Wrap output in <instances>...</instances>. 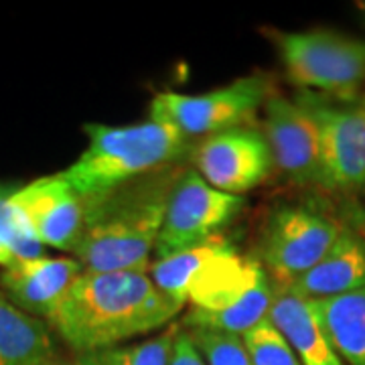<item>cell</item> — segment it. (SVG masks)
Returning <instances> with one entry per match:
<instances>
[{
  "label": "cell",
  "mask_w": 365,
  "mask_h": 365,
  "mask_svg": "<svg viewBox=\"0 0 365 365\" xmlns=\"http://www.w3.org/2000/svg\"><path fill=\"white\" fill-rule=\"evenodd\" d=\"M268 319L284 335L300 365H345L327 337L313 300L288 287H274Z\"/></svg>",
  "instance_id": "4fadbf2b"
},
{
  "label": "cell",
  "mask_w": 365,
  "mask_h": 365,
  "mask_svg": "<svg viewBox=\"0 0 365 365\" xmlns=\"http://www.w3.org/2000/svg\"><path fill=\"white\" fill-rule=\"evenodd\" d=\"M179 331L181 327L170 325L150 339L86 353L79 355V359L86 365H170L173 347Z\"/></svg>",
  "instance_id": "ac0fdd59"
},
{
  "label": "cell",
  "mask_w": 365,
  "mask_h": 365,
  "mask_svg": "<svg viewBox=\"0 0 365 365\" xmlns=\"http://www.w3.org/2000/svg\"><path fill=\"white\" fill-rule=\"evenodd\" d=\"M182 309L146 272L83 270L47 323L73 351L86 355L158 331Z\"/></svg>",
  "instance_id": "6da1fadb"
},
{
  "label": "cell",
  "mask_w": 365,
  "mask_h": 365,
  "mask_svg": "<svg viewBox=\"0 0 365 365\" xmlns=\"http://www.w3.org/2000/svg\"><path fill=\"white\" fill-rule=\"evenodd\" d=\"M300 106L319 132L325 189L357 191L365 185V108L333 106L313 93H300Z\"/></svg>",
  "instance_id": "9c48e42d"
},
{
  "label": "cell",
  "mask_w": 365,
  "mask_h": 365,
  "mask_svg": "<svg viewBox=\"0 0 365 365\" xmlns=\"http://www.w3.org/2000/svg\"><path fill=\"white\" fill-rule=\"evenodd\" d=\"M88 146L59 177L79 197L102 195L124 182L179 165L191 140L169 124L146 120L130 126L83 124Z\"/></svg>",
  "instance_id": "3957f363"
},
{
  "label": "cell",
  "mask_w": 365,
  "mask_h": 365,
  "mask_svg": "<svg viewBox=\"0 0 365 365\" xmlns=\"http://www.w3.org/2000/svg\"><path fill=\"white\" fill-rule=\"evenodd\" d=\"M343 234L335 220L309 207H280L262 232L260 256L274 287H292L329 254Z\"/></svg>",
  "instance_id": "8992f818"
},
{
  "label": "cell",
  "mask_w": 365,
  "mask_h": 365,
  "mask_svg": "<svg viewBox=\"0 0 365 365\" xmlns=\"http://www.w3.org/2000/svg\"><path fill=\"white\" fill-rule=\"evenodd\" d=\"M81 272L76 258L16 260L0 270V292L21 311L49 319Z\"/></svg>",
  "instance_id": "7c38bea8"
},
{
  "label": "cell",
  "mask_w": 365,
  "mask_h": 365,
  "mask_svg": "<svg viewBox=\"0 0 365 365\" xmlns=\"http://www.w3.org/2000/svg\"><path fill=\"white\" fill-rule=\"evenodd\" d=\"M191 163L201 179L227 195L242 197L272 173V153L256 128L220 132L191 148Z\"/></svg>",
  "instance_id": "ba28073f"
},
{
  "label": "cell",
  "mask_w": 365,
  "mask_h": 365,
  "mask_svg": "<svg viewBox=\"0 0 365 365\" xmlns=\"http://www.w3.org/2000/svg\"><path fill=\"white\" fill-rule=\"evenodd\" d=\"M361 106H364V108H365V100H364V102H361Z\"/></svg>",
  "instance_id": "d4e9b609"
},
{
  "label": "cell",
  "mask_w": 365,
  "mask_h": 365,
  "mask_svg": "<svg viewBox=\"0 0 365 365\" xmlns=\"http://www.w3.org/2000/svg\"><path fill=\"white\" fill-rule=\"evenodd\" d=\"M170 365H205L203 357L199 355L195 345L191 343L189 335L185 331H179L175 347H173V357H170Z\"/></svg>",
  "instance_id": "7402d4cb"
},
{
  "label": "cell",
  "mask_w": 365,
  "mask_h": 365,
  "mask_svg": "<svg viewBox=\"0 0 365 365\" xmlns=\"http://www.w3.org/2000/svg\"><path fill=\"white\" fill-rule=\"evenodd\" d=\"M270 98V83L262 76L235 79L205 93L158 91L148 106V120L169 124L187 138H209L234 128H244Z\"/></svg>",
  "instance_id": "277c9868"
},
{
  "label": "cell",
  "mask_w": 365,
  "mask_h": 365,
  "mask_svg": "<svg viewBox=\"0 0 365 365\" xmlns=\"http://www.w3.org/2000/svg\"><path fill=\"white\" fill-rule=\"evenodd\" d=\"M244 207V197L213 189L195 169H185L173 187L165 222L155 246V258L165 260L220 235Z\"/></svg>",
  "instance_id": "52a82bcc"
},
{
  "label": "cell",
  "mask_w": 365,
  "mask_h": 365,
  "mask_svg": "<svg viewBox=\"0 0 365 365\" xmlns=\"http://www.w3.org/2000/svg\"><path fill=\"white\" fill-rule=\"evenodd\" d=\"M181 165L83 199V230L71 254L90 272H146Z\"/></svg>",
  "instance_id": "7a4b0ae2"
},
{
  "label": "cell",
  "mask_w": 365,
  "mask_h": 365,
  "mask_svg": "<svg viewBox=\"0 0 365 365\" xmlns=\"http://www.w3.org/2000/svg\"><path fill=\"white\" fill-rule=\"evenodd\" d=\"M288 79L307 91L351 98L365 81V43L331 31L278 33Z\"/></svg>",
  "instance_id": "5b68a950"
},
{
  "label": "cell",
  "mask_w": 365,
  "mask_h": 365,
  "mask_svg": "<svg viewBox=\"0 0 365 365\" xmlns=\"http://www.w3.org/2000/svg\"><path fill=\"white\" fill-rule=\"evenodd\" d=\"M0 242L9 248L16 260H35L43 258V244L35 232L13 203V189L0 185Z\"/></svg>",
  "instance_id": "d6986e66"
},
{
  "label": "cell",
  "mask_w": 365,
  "mask_h": 365,
  "mask_svg": "<svg viewBox=\"0 0 365 365\" xmlns=\"http://www.w3.org/2000/svg\"><path fill=\"white\" fill-rule=\"evenodd\" d=\"M13 203L43 246L69 252L76 248L83 230V199L59 173L14 189Z\"/></svg>",
  "instance_id": "8fae6325"
},
{
  "label": "cell",
  "mask_w": 365,
  "mask_h": 365,
  "mask_svg": "<svg viewBox=\"0 0 365 365\" xmlns=\"http://www.w3.org/2000/svg\"><path fill=\"white\" fill-rule=\"evenodd\" d=\"M262 134L272 153V163L288 181L300 187H325L319 132L304 106L270 93L264 104Z\"/></svg>",
  "instance_id": "30bf717a"
},
{
  "label": "cell",
  "mask_w": 365,
  "mask_h": 365,
  "mask_svg": "<svg viewBox=\"0 0 365 365\" xmlns=\"http://www.w3.org/2000/svg\"><path fill=\"white\" fill-rule=\"evenodd\" d=\"M205 365H252L242 335L207 329H185Z\"/></svg>",
  "instance_id": "ffe728a7"
},
{
  "label": "cell",
  "mask_w": 365,
  "mask_h": 365,
  "mask_svg": "<svg viewBox=\"0 0 365 365\" xmlns=\"http://www.w3.org/2000/svg\"><path fill=\"white\" fill-rule=\"evenodd\" d=\"M45 365H86L81 359H59V357H53L51 361L49 364H45Z\"/></svg>",
  "instance_id": "cb8c5ba5"
},
{
  "label": "cell",
  "mask_w": 365,
  "mask_h": 365,
  "mask_svg": "<svg viewBox=\"0 0 365 365\" xmlns=\"http://www.w3.org/2000/svg\"><path fill=\"white\" fill-rule=\"evenodd\" d=\"M14 262H16V258H14L13 254L9 252V248L0 242V268H9Z\"/></svg>",
  "instance_id": "603a6c76"
},
{
  "label": "cell",
  "mask_w": 365,
  "mask_h": 365,
  "mask_svg": "<svg viewBox=\"0 0 365 365\" xmlns=\"http://www.w3.org/2000/svg\"><path fill=\"white\" fill-rule=\"evenodd\" d=\"M53 357L51 327L0 292V365H45Z\"/></svg>",
  "instance_id": "9a60e30c"
},
{
  "label": "cell",
  "mask_w": 365,
  "mask_h": 365,
  "mask_svg": "<svg viewBox=\"0 0 365 365\" xmlns=\"http://www.w3.org/2000/svg\"><path fill=\"white\" fill-rule=\"evenodd\" d=\"M274 300V284L270 278H264L258 287H254L248 294L234 302L232 307L217 311V313H205L191 309L187 317H182L185 329H207V331H220V333H234L244 335L250 329L260 325L268 319L270 307Z\"/></svg>",
  "instance_id": "e0dca14e"
},
{
  "label": "cell",
  "mask_w": 365,
  "mask_h": 365,
  "mask_svg": "<svg viewBox=\"0 0 365 365\" xmlns=\"http://www.w3.org/2000/svg\"><path fill=\"white\" fill-rule=\"evenodd\" d=\"M327 337L345 365H365V288L313 300Z\"/></svg>",
  "instance_id": "2e32d148"
},
{
  "label": "cell",
  "mask_w": 365,
  "mask_h": 365,
  "mask_svg": "<svg viewBox=\"0 0 365 365\" xmlns=\"http://www.w3.org/2000/svg\"><path fill=\"white\" fill-rule=\"evenodd\" d=\"M294 292L309 300H325L365 288V244L345 232L323 260L292 284Z\"/></svg>",
  "instance_id": "5bb4252c"
},
{
  "label": "cell",
  "mask_w": 365,
  "mask_h": 365,
  "mask_svg": "<svg viewBox=\"0 0 365 365\" xmlns=\"http://www.w3.org/2000/svg\"><path fill=\"white\" fill-rule=\"evenodd\" d=\"M242 337L252 365H300L297 353L292 351L284 335L272 325L270 319L250 329Z\"/></svg>",
  "instance_id": "44dd1931"
}]
</instances>
